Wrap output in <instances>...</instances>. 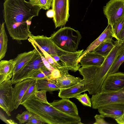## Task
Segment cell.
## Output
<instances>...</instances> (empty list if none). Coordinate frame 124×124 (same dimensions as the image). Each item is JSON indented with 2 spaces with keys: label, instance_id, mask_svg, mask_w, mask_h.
I'll use <instances>...</instances> for the list:
<instances>
[{
  "label": "cell",
  "instance_id": "cell-15",
  "mask_svg": "<svg viewBox=\"0 0 124 124\" xmlns=\"http://www.w3.org/2000/svg\"><path fill=\"white\" fill-rule=\"evenodd\" d=\"M49 103L54 107L65 113L74 116H79L76 106L69 99H62Z\"/></svg>",
  "mask_w": 124,
  "mask_h": 124
},
{
  "label": "cell",
  "instance_id": "cell-16",
  "mask_svg": "<svg viewBox=\"0 0 124 124\" xmlns=\"http://www.w3.org/2000/svg\"><path fill=\"white\" fill-rule=\"evenodd\" d=\"M35 80L28 78L16 83L13 88L15 109L21 105L22 99L32 81Z\"/></svg>",
  "mask_w": 124,
  "mask_h": 124
},
{
  "label": "cell",
  "instance_id": "cell-22",
  "mask_svg": "<svg viewBox=\"0 0 124 124\" xmlns=\"http://www.w3.org/2000/svg\"><path fill=\"white\" fill-rule=\"evenodd\" d=\"M5 22L0 25V60L5 56L8 47V38L5 28Z\"/></svg>",
  "mask_w": 124,
  "mask_h": 124
},
{
  "label": "cell",
  "instance_id": "cell-31",
  "mask_svg": "<svg viewBox=\"0 0 124 124\" xmlns=\"http://www.w3.org/2000/svg\"><path fill=\"white\" fill-rule=\"evenodd\" d=\"M45 122L38 116L33 114L28 120L26 123V124H43Z\"/></svg>",
  "mask_w": 124,
  "mask_h": 124
},
{
  "label": "cell",
  "instance_id": "cell-1",
  "mask_svg": "<svg viewBox=\"0 0 124 124\" xmlns=\"http://www.w3.org/2000/svg\"><path fill=\"white\" fill-rule=\"evenodd\" d=\"M40 9L26 0H4L3 18L12 39L20 42L28 39L31 34L30 27L32 19L38 16Z\"/></svg>",
  "mask_w": 124,
  "mask_h": 124
},
{
  "label": "cell",
  "instance_id": "cell-28",
  "mask_svg": "<svg viewBox=\"0 0 124 124\" xmlns=\"http://www.w3.org/2000/svg\"><path fill=\"white\" fill-rule=\"evenodd\" d=\"M124 62V51L120 54L109 70L108 75L117 72L119 68Z\"/></svg>",
  "mask_w": 124,
  "mask_h": 124
},
{
  "label": "cell",
  "instance_id": "cell-20",
  "mask_svg": "<svg viewBox=\"0 0 124 124\" xmlns=\"http://www.w3.org/2000/svg\"><path fill=\"white\" fill-rule=\"evenodd\" d=\"M15 62L14 59L2 60L0 62V83L8 78H12Z\"/></svg>",
  "mask_w": 124,
  "mask_h": 124
},
{
  "label": "cell",
  "instance_id": "cell-14",
  "mask_svg": "<svg viewBox=\"0 0 124 124\" xmlns=\"http://www.w3.org/2000/svg\"><path fill=\"white\" fill-rule=\"evenodd\" d=\"M113 37L111 26L110 24H108L100 35L92 42L84 51H83L78 59V63H79L80 60L85 54L88 52L93 51L102 43L106 42H112Z\"/></svg>",
  "mask_w": 124,
  "mask_h": 124
},
{
  "label": "cell",
  "instance_id": "cell-35",
  "mask_svg": "<svg viewBox=\"0 0 124 124\" xmlns=\"http://www.w3.org/2000/svg\"><path fill=\"white\" fill-rule=\"evenodd\" d=\"M61 75L60 71L58 70L55 69L51 72L50 75V80H55L56 79L60 77Z\"/></svg>",
  "mask_w": 124,
  "mask_h": 124
},
{
  "label": "cell",
  "instance_id": "cell-30",
  "mask_svg": "<svg viewBox=\"0 0 124 124\" xmlns=\"http://www.w3.org/2000/svg\"><path fill=\"white\" fill-rule=\"evenodd\" d=\"M33 114L28 110L23 112L21 114H18L16 118L20 124L26 123Z\"/></svg>",
  "mask_w": 124,
  "mask_h": 124
},
{
  "label": "cell",
  "instance_id": "cell-11",
  "mask_svg": "<svg viewBox=\"0 0 124 124\" xmlns=\"http://www.w3.org/2000/svg\"><path fill=\"white\" fill-rule=\"evenodd\" d=\"M124 86V73L117 72L107 75L103 84L101 92L114 91Z\"/></svg>",
  "mask_w": 124,
  "mask_h": 124
},
{
  "label": "cell",
  "instance_id": "cell-21",
  "mask_svg": "<svg viewBox=\"0 0 124 124\" xmlns=\"http://www.w3.org/2000/svg\"><path fill=\"white\" fill-rule=\"evenodd\" d=\"M37 83L38 90H45L51 94H52L54 91L59 90L60 89L56 81L54 80H47L43 79L38 80Z\"/></svg>",
  "mask_w": 124,
  "mask_h": 124
},
{
  "label": "cell",
  "instance_id": "cell-3",
  "mask_svg": "<svg viewBox=\"0 0 124 124\" xmlns=\"http://www.w3.org/2000/svg\"><path fill=\"white\" fill-rule=\"evenodd\" d=\"M34 94L21 105L32 114L41 118L49 124H77L79 119L65 113L48 103L36 98Z\"/></svg>",
  "mask_w": 124,
  "mask_h": 124
},
{
  "label": "cell",
  "instance_id": "cell-13",
  "mask_svg": "<svg viewBox=\"0 0 124 124\" xmlns=\"http://www.w3.org/2000/svg\"><path fill=\"white\" fill-rule=\"evenodd\" d=\"M98 112L104 117H110L115 120L124 115V104H111L106 105L98 109Z\"/></svg>",
  "mask_w": 124,
  "mask_h": 124
},
{
  "label": "cell",
  "instance_id": "cell-5",
  "mask_svg": "<svg viewBox=\"0 0 124 124\" xmlns=\"http://www.w3.org/2000/svg\"><path fill=\"white\" fill-rule=\"evenodd\" d=\"M91 99L92 107L93 109H98L109 104H124V86L114 91L102 92L92 95Z\"/></svg>",
  "mask_w": 124,
  "mask_h": 124
},
{
  "label": "cell",
  "instance_id": "cell-17",
  "mask_svg": "<svg viewBox=\"0 0 124 124\" xmlns=\"http://www.w3.org/2000/svg\"><path fill=\"white\" fill-rule=\"evenodd\" d=\"M58 96L62 99H69L75 98L81 93L87 91L85 83L82 79L78 84L65 88H60L59 90Z\"/></svg>",
  "mask_w": 124,
  "mask_h": 124
},
{
  "label": "cell",
  "instance_id": "cell-36",
  "mask_svg": "<svg viewBox=\"0 0 124 124\" xmlns=\"http://www.w3.org/2000/svg\"><path fill=\"white\" fill-rule=\"evenodd\" d=\"M118 41L124 46V23L119 35Z\"/></svg>",
  "mask_w": 124,
  "mask_h": 124
},
{
  "label": "cell",
  "instance_id": "cell-37",
  "mask_svg": "<svg viewBox=\"0 0 124 124\" xmlns=\"http://www.w3.org/2000/svg\"><path fill=\"white\" fill-rule=\"evenodd\" d=\"M46 15L48 18H53L54 15V11L52 9L48 10L46 13Z\"/></svg>",
  "mask_w": 124,
  "mask_h": 124
},
{
  "label": "cell",
  "instance_id": "cell-39",
  "mask_svg": "<svg viewBox=\"0 0 124 124\" xmlns=\"http://www.w3.org/2000/svg\"><path fill=\"white\" fill-rule=\"evenodd\" d=\"M0 119L4 122L7 124V119L1 112L0 113Z\"/></svg>",
  "mask_w": 124,
  "mask_h": 124
},
{
  "label": "cell",
  "instance_id": "cell-19",
  "mask_svg": "<svg viewBox=\"0 0 124 124\" xmlns=\"http://www.w3.org/2000/svg\"><path fill=\"white\" fill-rule=\"evenodd\" d=\"M105 57L92 52H89L81 58L79 62L82 67L95 66H101L103 62Z\"/></svg>",
  "mask_w": 124,
  "mask_h": 124
},
{
  "label": "cell",
  "instance_id": "cell-9",
  "mask_svg": "<svg viewBox=\"0 0 124 124\" xmlns=\"http://www.w3.org/2000/svg\"><path fill=\"white\" fill-rule=\"evenodd\" d=\"M36 46H39L51 55L58 56L66 54L68 52L59 47L50 37L43 35H34L32 34L29 36Z\"/></svg>",
  "mask_w": 124,
  "mask_h": 124
},
{
  "label": "cell",
  "instance_id": "cell-25",
  "mask_svg": "<svg viewBox=\"0 0 124 124\" xmlns=\"http://www.w3.org/2000/svg\"><path fill=\"white\" fill-rule=\"evenodd\" d=\"M37 81V80H34L31 82L23 95L21 100V104L23 103L34 95L38 91Z\"/></svg>",
  "mask_w": 124,
  "mask_h": 124
},
{
  "label": "cell",
  "instance_id": "cell-33",
  "mask_svg": "<svg viewBox=\"0 0 124 124\" xmlns=\"http://www.w3.org/2000/svg\"><path fill=\"white\" fill-rule=\"evenodd\" d=\"M95 122L94 124H108L105 120L104 117L101 115H96L94 116Z\"/></svg>",
  "mask_w": 124,
  "mask_h": 124
},
{
  "label": "cell",
  "instance_id": "cell-29",
  "mask_svg": "<svg viewBox=\"0 0 124 124\" xmlns=\"http://www.w3.org/2000/svg\"><path fill=\"white\" fill-rule=\"evenodd\" d=\"M83 105L91 107L92 104L91 99L86 93L83 94L80 93L75 97Z\"/></svg>",
  "mask_w": 124,
  "mask_h": 124
},
{
  "label": "cell",
  "instance_id": "cell-7",
  "mask_svg": "<svg viewBox=\"0 0 124 124\" xmlns=\"http://www.w3.org/2000/svg\"><path fill=\"white\" fill-rule=\"evenodd\" d=\"M51 7L54 12L53 20L55 28L64 26L70 16L69 0H53Z\"/></svg>",
  "mask_w": 124,
  "mask_h": 124
},
{
  "label": "cell",
  "instance_id": "cell-18",
  "mask_svg": "<svg viewBox=\"0 0 124 124\" xmlns=\"http://www.w3.org/2000/svg\"><path fill=\"white\" fill-rule=\"evenodd\" d=\"M69 70L67 69L61 73V76L55 80L60 88H65L76 85L82 79L79 77H75L68 73Z\"/></svg>",
  "mask_w": 124,
  "mask_h": 124
},
{
  "label": "cell",
  "instance_id": "cell-34",
  "mask_svg": "<svg viewBox=\"0 0 124 124\" xmlns=\"http://www.w3.org/2000/svg\"><path fill=\"white\" fill-rule=\"evenodd\" d=\"M40 53L42 61L44 65L51 72L55 68L47 61L41 52H40Z\"/></svg>",
  "mask_w": 124,
  "mask_h": 124
},
{
  "label": "cell",
  "instance_id": "cell-38",
  "mask_svg": "<svg viewBox=\"0 0 124 124\" xmlns=\"http://www.w3.org/2000/svg\"><path fill=\"white\" fill-rule=\"evenodd\" d=\"M115 120L118 124H124V115L120 118Z\"/></svg>",
  "mask_w": 124,
  "mask_h": 124
},
{
  "label": "cell",
  "instance_id": "cell-12",
  "mask_svg": "<svg viewBox=\"0 0 124 124\" xmlns=\"http://www.w3.org/2000/svg\"><path fill=\"white\" fill-rule=\"evenodd\" d=\"M83 50V49L74 52H68L66 54L59 56L63 66L74 72L78 70L81 66L78 62V60Z\"/></svg>",
  "mask_w": 124,
  "mask_h": 124
},
{
  "label": "cell",
  "instance_id": "cell-10",
  "mask_svg": "<svg viewBox=\"0 0 124 124\" xmlns=\"http://www.w3.org/2000/svg\"><path fill=\"white\" fill-rule=\"evenodd\" d=\"M10 79L0 83V105H7L10 112L15 109L13 88Z\"/></svg>",
  "mask_w": 124,
  "mask_h": 124
},
{
  "label": "cell",
  "instance_id": "cell-40",
  "mask_svg": "<svg viewBox=\"0 0 124 124\" xmlns=\"http://www.w3.org/2000/svg\"><path fill=\"white\" fill-rule=\"evenodd\" d=\"M7 124H17V123H15L14 120L11 119H10L7 120Z\"/></svg>",
  "mask_w": 124,
  "mask_h": 124
},
{
  "label": "cell",
  "instance_id": "cell-23",
  "mask_svg": "<svg viewBox=\"0 0 124 124\" xmlns=\"http://www.w3.org/2000/svg\"><path fill=\"white\" fill-rule=\"evenodd\" d=\"M114 46V44L112 42H104L100 45L92 52L105 57L110 52Z\"/></svg>",
  "mask_w": 124,
  "mask_h": 124
},
{
  "label": "cell",
  "instance_id": "cell-26",
  "mask_svg": "<svg viewBox=\"0 0 124 124\" xmlns=\"http://www.w3.org/2000/svg\"><path fill=\"white\" fill-rule=\"evenodd\" d=\"M53 0H30L29 2L33 6L38 7L40 9L49 10L52 7Z\"/></svg>",
  "mask_w": 124,
  "mask_h": 124
},
{
  "label": "cell",
  "instance_id": "cell-4",
  "mask_svg": "<svg viewBox=\"0 0 124 124\" xmlns=\"http://www.w3.org/2000/svg\"><path fill=\"white\" fill-rule=\"evenodd\" d=\"M60 48L68 52L77 51L82 37L80 32L70 27H61L50 37Z\"/></svg>",
  "mask_w": 124,
  "mask_h": 124
},
{
  "label": "cell",
  "instance_id": "cell-2",
  "mask_svg": "<svg viewBox=\"0 0 124 124\" xmlns=\"http://www.w3.org/2000/svg\"><path fill=\"white\" fill-rule=\"evenodd\" d=\"M114 44V47L101 66L82 67L78 70L83 77V79L90 94H94L101 92L109 70L118 56L124 51V46L119 41L116 40Z\"/></svg>",
  "mask_w": 124,
  "mask_h": 124
},
{
  "label": "cell",
  "instance_id": "cell-32",
  "mask_svg": "<svg viewBox=\"0 0 124 124\" xmlns=\"http://www.w3.org/2000/svg\"><path fill=\"white\" fill-rule=\"evenodd\" d=\"M47 91L45 90H41L37 91L34 95L35 96L40 100L47 103L48 102L46 98V93Z\"/></svg>",
  "mask_w": 124,
  "mask_h": 124
},
{
  "label": "cell",
  "instance_id": "cell-6",
  "mask_svg": "<svg viewBox=\"0 0 124 124\" xmlns=\"http://www.w3.org/2000/svg\"><path fill=\"white\" fill-rule=\"evenodd\" d=\"M34 56L26 64L22 71L17 75L12 78L13 84L25 79L30 78L33 75L46 68L44 64L38 48Z\"/></svg>",
  "mask_w": 124,
  "mask_h": 124
},
{
  "label": "cell",
  "instance_id": "cell-24",
  "mask_svg": "<svg viewBox=\"0 0 124 124\" xmlns=\"http://www.w3.org/2000/svg\"><path fill=\"white\" fill-rule=\"evenodd\" d=\"M36 46L41 52L47 61L55 69L59 70L61 73L66 70L68 69L66 66L61 65L59 64L55 61L50 55L41 47L39 46Z\"/></svg>",
  "mask_w": 124,
  "mask_h": 124
},
{
  "label": "cell",
  "instance_id": "cell-8",
  "mask_svg": "<svg viewBox=\"0 0 124 124\" xmlns=\"http://www.w3.org/2000/svg\"><path fill=\"white\" fill-rule=\"evenodd\" d=\"M103 9L108 24L111 26L124 16V0H110Z\"/></svg>",
  "mask_w": 124,
  "mask_h": 124
},
{
  "label": "cell",
  "instance_id": "cell-41",
  "mask_svg": "<svg viewBox=\"0 0 124 124\" xmlns=\"http://www.w3.org/2000/svg\"><path fill=\"white\" fill-rule=\"evenodd\" d=\"M51 56L54 59L55 61L58 62L60 60V58L59 57L56 55H51Z\"/></svg>",
  "mask_w": 124,
  "mask_h": 124
},
{
  "label": "cell",
  "instance_id": "cell-27",
  "mask_svg": "<svg viewBox=\"0 0 124 124\" xmlns=\"http://www.w3.org/2000/svg\"><path fill=\"white\" fill-rule=\"evenodd\" d=\"M124 23V16L111 25L113 37L118 40L119 37Z\"/></svg>",
  "mask_w": 124,
  "mask_h": 124
}]
</instances>
